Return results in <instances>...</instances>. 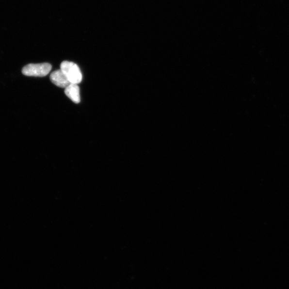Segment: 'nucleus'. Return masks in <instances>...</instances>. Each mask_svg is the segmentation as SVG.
<instances>
[{
    "mask_svg": "<svg viewBox=\"0 0 289 289\" xmlns=\"http://www.w3.org/2000/svg\"><path fill=\"white\" fill-rule=\"evenodd\" d=\"M61 70L71 84H78L82 80V74L78 65L72 62L64 61L61 64Z\"/></svg>",
    "mask_w": 289,
    "mask_h": 289,
    "instance_id": "f257e3e1",
    "label": "nucleus"
},
{
    "mask_svg": "<svg viewBox=\"0 0 289 289\" xmlns=\"http://www.w3.org/2000/svg\"><path fill=\"white\" fill-rule=\"evenodd\" d=\"M51 69V65L48 63L29 64L24 67L22 73L27 76L45 77Z\"/></svg>",
    "mask_w": 289,
    "mask_h": 289,
    "instance_id": "f03ea898",
    "label": "nucleus"
},
{
    "mask_svg": "<svg viewBox=\"0 0 289 289\" xmlns=\"http://www.w3.org/2000/svg\"><path fill=\"white\" fill-rule=\"evenodd\" d=\"M50 79L54 85L61 87V88L65 89L71 84L63 71L61 69L53 72L50 76Z\"/></svg>",
    "mask_w": 289,
    "mask_h": 289,
    "instance_id": "7ed1b4c3",
    "label": "nucleus"
},
{
    "mask_svg": "<svg viewBox=\"0 0 289 289\" xmlns=\"http://www.w3.org/2000/svg\"><path fill=\"white\" fill-rule=\"evenodd\" d=\"M65 94L75 104L80 101V87L77 84H70L65 89Z\"/></svg>",
    "mask_w": 289,
    "mask_h": 289,
    "instance_id": "20e7f679",
    "label": "nucleus"
}]
</instances>
